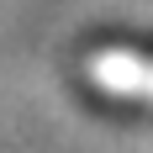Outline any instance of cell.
<instances>
[{"label":"cell","instance_id":"6da1fadb","mask_svg":"<svg viewBox=\"0 0 153 153\" xmlns=\"http://www.w3.org/2000/svg\"><path fill=\"white\" fill-rule=\"evenodd\" d=\"M90 74L111 90H137V95H153V63L143 58H127V53H95Z\"/></svg>","mask_w":153,"mask_h":153}]
</instances>
